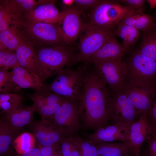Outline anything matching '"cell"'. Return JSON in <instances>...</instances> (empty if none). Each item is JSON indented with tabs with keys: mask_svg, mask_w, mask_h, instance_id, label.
Instances as JSON below:
<instances>
[{
	"mask_svg": "<svg viewBox=\"0 0 156 156\" xmlns=\"http://www.w3.org/2000/svg\"><path fill=\"white\" fill-rule=\"evenodd\" d=\"M83 70L84 82L78 104L81 120L85 128L95 130L107 126L109 121L112 94L94 68Z\"/></svg>",
	"mask_w": 156,
	"mask_h": 156,
	"instance_id": "6da1fadb",
	"label": "cell"
},
{
	"mask_svg": "<svg viewBox=\"0 0 156 156\" xmlns=\"http://www.w3.org/2000/svg\"><path fill=\"white\" fill-rule=\"evenodd\" d=\"M65 45L34 47L37 70L42 83L64 66L80 61L78 53Z\"/></svg>",
	"mask_w": 156,
	"mask_h": 156,
	"instance_id": "7a4b0ae2",
	"label": "cell"
},
{
	"mask_svg": "<svg viewBox=\"0 0 156 156\" xmlns=\"http://www.w3.org/2000/svg\"><path fill=\"white\" fill-rule=\"evenodd\" d=\"M13 25L24 39L34 47L66 44L58 24L14 21Z\"/></svg>",
	"mask_w": 156,
	"mask_h": 156,
	"instance_id": "3957f363",
	"label": "cell"
},
{
	"mask_svg": "<svg viewBox=\"0 0 156 156\" xmlns=\"http://www.w3.org/2000/svg\"><path fill=\"white\" fill-rule=\"evenodd\" d=\"M55 78L44 88L79 104L84 82L83 68L60 69Z\"/></svg>",
	"mask_w": 156,
	"mask_h": 156,
	"instance_id": "277c9868",
	"label": "cell"
},
{
	"mask_svg": "<svg viewBox=\"0 0 156 156\" xmlns=\"http://www.w3.org/2000/svg\"><path fill=\"white\" fill-rule=\"evenodd\" d=\"M135 12L118 0H101L92 10L90 23L107 29L114 30L115 26L126 16Z\"/></svg>",
	"mask_w": 156,
	"mask_h": 156,
	"instance_id": "5b68a950",
	"label": "cell"
},
{
	"mask_svg": "<svg viewBox=\"0 0 156 156\" xmlns=\"http://www.w3.org/2000/svg\"><path fill=\"white\" fill-rule=\"evenodd\" d=\"M114 34V31L90 23H83L79 34L78 55L80 61L89 63L91 57L106 40Z\"/></svg>",
	"mask_w": 156,
	"mask_h": 156,
	"instance_id": "8992f818",
	"label": "cell"
},
{
	"mask_svg": "<svg viewBox=\"0 0 156 156\" xmlns=\"http://www.w3.org/2000/svg\"><path fill=\"white\" fill-rule=\"evenodd\" d=\"M48 119L63 137H71L77 133L81 126L78 104L67 99L54 114Z\"/></svg>",
	"mask_w": 156,
	"mask_h": 156,
	"instance_id": "52a82bcc",
	"label": "cell"
},
{
	"mask_svg": "<svg viewBox=\"0 0 156 156\" xmlns=\"http://www.w3.org/2000/svg\"><path fill=\"white\" fill-rule=\"evenodd\" d=\"M139 114L148 112L156 96L155 80L128 83L122 90Z\"/></svg>",
	"mask_w": 156,
	"mask_h": 156,
	"instance_id": "ba28073f",
	"label": "cell"
},
{
	"mask_svg": "<svg viewBox=\"0 0 156 156\" xmlns=\"http://www.w3.org/2000/svg\"><path fill=\"white\" fill-rule=\"evenodd\" d=\"M98 74L113 92L122 90L128 83L127 63L108 61L93 64Z\"/></svg>",
	"mask_w": 156,
	"mask_h": 156,
	"instance_id": "9c48e42d",
	"label": "cell"
},
{
	"mask_svg": "<svg viewBox=\"0 0 156 156\" xmlns=\"http://www.w3.org/2000/svg\"><path fill=\"white\" fill-rule=\"evenodd\" d=\"M127 64L128 83L155 80L156 61L146 58L136 51L131 55Z\"/></svg>",
	"mask_w": 156,
	"mask_h": 156,
	"instance_id": "30bf717a",
	"label": "cell"
},
{
	"mask_svg": "<svg viewBox=\"0 0 156 156\" xmlns=\"http://www.w3.org/2000/svg\"><path fill=\"white\" fill-rule=\"evenodd\" d=\"M110 107L109 120L113 124H132L139 114L122 90L113 92Z\"/></svg>",
	"mask_w": 156,
	"mask_h": 156,
	"instance_id": "8fae6325",
	"label": "cell"
},
{
	"mask_svg": "<svg viewBox=\"0 0 156 156\" xmlns=\"http://www.w3.org/2000/svg\"><path fill=\"white\" fill-rule=\"evenodd\" d=\"M62 15L58 23L66 44L75 41L79 35L83 24L81 18L82 11L74 5L62 8Z\"/></svg>",
	"mask_w": 156,
	"mask_h": 156,
	"instance_id": "7c38bea8",
	"label": "cell"
},
{
	"mask_svg": "<svg viewBox=\"0 0 156 156\" xmlns=\"http://www.w3.org/2000/svg\"><path fill=\"white\" fill-rule=\"evenodd\" d=\"M152 132V128L148 120L147 112L143 113L139 120L131 125L129 140L125 144L131 156H140L142 144Z\"/></svg>",
	"mask_w": 156,
	"mask_h": 156,
	"instance_id": "4fadbf2b",
	"label": "cell"
},
{
	"mask_svg": "<svg viewBox=\"0 0 156 156\" xmlns=\"http://www.w3.org/2000/svg\"><path fill=\"white\" fill-rule=\"evenodd\" d=\"M131 125L117 123L101 127L93 133L88 134L87 139L94 144L116 141L126 144L129 140Z\"/></svg>",
	"mask_w": 156,
	"mask_h": 156,
	"instance_id": "5bb4252c",
	"label": "cell"
},
{
	"mask_svg": "<svg viewBox=\"0 0 156 156\" xmlns=\"http://www.w3.org/2000/svg\"><path fill=\"white\" fill-rule=\"evenodd\" d=\"M30 124L38 146L46 147L60 145V141L63 136L49 119L42 118L40 120Z\"/></svg>",
	"mask_w": 156,
	"mask_h": 156,
	"instance_id": "9a60e30c",
	"label": "cell"
},
{
	"mask_svg": "<svg viewBox=\"0 0 156 156\" xmlns=\"http://www.w3.org/2000/svg\"><path fill=\"white\" fill-rule=\"evenodd\" d=\"M53 0L40 4L25 14L21 19L34 23H44L50 24L58 23L62 13L55 5Z\"/></svg>",
	"mask_w": 156,
	"mask_h": 156,
	"instance_id": "2e32d148",
	"label": "cell"
},
{
	"mask_svg": "<svg viewBox=\"0 0 156 156\" xmlns=\"http://www.w3.org/2000/svg\"><path fill=\"white\" fill-rule=\"evenodd\" d=\"M126 51L113 34L109 37L100 48L91 57L92 64L108 61H121Z\"/></svg>",
	"mask_w": 156,
	"mask_h": 156,
	"instance_id": "e0dca14e",
	"label": "cell"
},
{
	"mask_svg": "<svg viewBox=\"0 0 156 156\" xmlns=\"http://www.w3.org/2000/svg\"><path fill=\"white\" fill-rule=\"evenodd\" d=\"M10 73L16 86V92H19L21 88H30L37 91L45 86L38 75L21 66L12 69Z\"/></svg>",
	"mask_w": 156,
	"mask_h": 156,
	"instance_id": "ac0fdd59",
	"label": "cell"
},
{
	"mask_svg": "<svg viewBox=\"0 0 156 156\" xmlns=\"http://www.w3.org/2000/svg\"><path fill=\"white\" fill-rule=\"evenodd\" d=\"M35 110L32 105L26 106L21 103L11 111L2 114L3 118L13 129L20 130L31 122Z\"/></svg>",
	"mask_w": 156,
	"mask_h": 156,
	"instance_id": "d6986e66",
	"label": "cell"
},
{
	"mask_svg": "<svg viewBox=\"0 0 156 156\" xmlns=\"http://www.w3.org/2000/svg\"><path fill=\"white\" fill-rule=\"evenodd\" d=\"M48 0H11L1 1L12 16L13 21L21 19L38 5Z\"/></svg>",
	"mask_w": 156,
	"mask_h": 156,
	"instance_id": "ffe728a7",
	"label": "cell"
},
{
	"mask_svg": "<svg viewBox=\"0 0 156 156\" xmlns=\"http://www.w3.org/2000/svg\"><path fill=\"white\" fill-rule=\"evenodd\" d=\"M15 51L16 57L20 66L39 76L36 66L34 46L25 40L19 46Z\"/></svg>",
	"mask_w": 156,
	"mask_h": 156,
	"instance_id": "44dd1931",
	"label": "cell"
},
{
	"mask_svg": "<svg viewBox=\"0 0 156 156\" xmlns=\"http://www.w3.org/2000/svg\"><path fill=\"white\" fill-rule=\"evenodd\" d=\"M155 26L142 31L141 41L137 51L146 58L156 61Z\"/></svg>",
	"mask_w": 156,
	"mask_h": 156,
	"instance_id": "7402d4cb",
	"label": "cell"
},
{
	"mask_svg": "<svg viewBox=\"0 0 156 156\" xmlns=\"http://www.w3.org/2000/svg\"><path fill=\"white\" fill-rule=\"evenodd\" d=\"M19 132L13 129L2 117L0 120V155L6 156L13 154L14 141Z\"/></svg>",
	"mask_w": 156,
	"mask_h": 156,
	"instance_id": "603a6c76",
	"label": "cell"
},
{
	"mask_svg": "<svg viewBox=\"0 0 156 156\" xmlns=\"http://www.w3.org/2000/svg\"><path fill=\"white\" fill-rule=\"evenodd\" d=\"M27 95L32 101V107L37 112L45 105L63 102L67 99L44 88L35 93L27 94Z\"/></svg>",
	"mask_w": 156,
	"mask_h": 156,
	"instance_id": "cb8c5ba5",
	"label": "cell"
},
{
	"mask_svg": "<svg viewBox=\"0 0 156 156\" xmlns=\"http://www.w3.org/2000/svg\"><path fill=\"white\" fill-rule=\"evenodd\" d=\"M25 40L13 25L0 32V51H15Z\"/></svg>",
	"mask_w": 156,
	"mask_h": 156,
	"instance_id": "d4e9b609",
	"label": "cell"
},
{
	"mask_svg": "<svg viewBox=\"0 0 156 156\" xmlns=\"http://www.w3.org/2000/svg\"><path fill=\"white\" fill-rule=\"evenodd\" d=\"M115 36L122 39L123 47L126 51L131 45L134 44L140 37L139 30L135 27L119 22L114 30Z\"/></svg>",
	"mask_w": 156,
	"mask_h": 156,
	"instance_id": "484cf974",
	"label": "cell"
},
{
	"mask_svg": "<svg viewBox=\"0 0 156 156\" xmlns=\"http://www.w3.org/2000/svg\"><path fill=\"white\" fill-rule=\"evenodd\" d=\"M154 20L153 16L134 12L129 14L120 22L142 31L155 26L156 23L153 22Z\"/></svg>",
	"mask_w": 156,
	"mask_h": 156,
	"instance_id": "4316f807",
	"label": "cell"
},
{
	"mask_svg": "<svg viewBox=\"0 0 156 156\" xmlns=\"http://www.w3.org/2000/svg\"><path fill=\"white\" fill-rule=\"evenodd\" d=\"M95 144L99 156H116L129 154L127 146L123 142H104Z\"/></svg>",
	"mask_w": 156,
	"mask_h": 156,
	"instance_id": "83f0119b",
	"label": "cell"
},
{
	"mask_svg": "<svg viewBox=\"0 0 156 156\" xmlns=\"http://www.w3.org/2000/svg\"><path fill=\"white\" fill-rule=\"evenodd\" d=\"M22 94L2 93L0 94V113L4 114L14 109L22 103Z\"/></svg>",
	"mask_w": 156,
	"mask_h": 156,
	"instance_id": "f1b7e54d",
	"label": "cell"
},
{
	"mask_svg": "<svg viewBox=\"0 0 156 156\" xmlns=\"http://www.w3.org/2000/svg\"><path fill=\"white\" fill-rule=\"evenodd\" d=\"M68 138L78 149L80 156H99L95 144L77 133Z\"/></svg>",
	"mask_w": 156,
	"mask_h": 156,
	"instance_id": "f546056e",
	"label": "cell"
},
{
	"mask_svg": "<svg viewBox=\"0 0 156 156\" xmlns=\"http://www.w3.org/2000/svg\"><path fill=\"white\" fill-rule=\"evenodd\" d=\"M36 141L33 133L24 132L15 139L13 142V147L18 154H22L35 146Z\"/></svg>",
	"mask_w": 156,
	"mask_h": 156,
	"instance_id": "4dcf8cb0",
	"label": "cell"
},
{
	"mask_svg": "<svg viewBox=\"0 0 156 156\" xmlns=\"http://www.w3.org/2000/svg\"><path fill=\"white\" fill-rule=\"evenodd\" d=\"M21 66L16 57L15 51H0V69H12Z\"/></svg>",
	"mask_w": 156,
	"mask_h": 156,
	"instance_id": "1f68e13d",
	"label": "cell"
},
{
	"mask_svg": "<svg viewBox=\"0 0 156 156\" xmlns=\"http://www.w3.org/2000/svg\"><path fill=\"white\" fill-rule=\"evenodd\" d=\"M16 87L8 70L0 69V92L16 93Z\"/></svg>",
	"mask_w": 156,
	"mask_h": 156,
	"instance_id": "d6a6232c",
	"label": "cell"
},
{
	"mask_svg": "<svg viewBox=\"0 0 156 156\" xmlns=\"http://www.w3.org/2000/svg\"><path fill=\"white\" fill-rule=\"evenodd\" d=\"M60 145L62 156H80L77 147L68 138L62 137Z\"/></svg>",
	"mask_w": 156,
	"mask_h": 156,
	"instance_id": "836d02e7",
	"label": "cell"
},
{
	"mask_svg": "<svg viewBox=\"0 0 156 156\" xmlns=\"http://www.w3.org/2000/svg\"><path fill=\"white\" fill-rule=\"evenodd\" d=\"M12 17L1 2L0 6V32L7 29L13 25Z\"/></svg>",
	"mask_w": 156,
	"mask_h": 156,
	"instance_id": "e575fe53",
	"label": "cell"
},
{
	"mask_svg": "<svg viewBox=\"0 0 156 156\" xmlns=\"http://www.w3.org/2000/svg\"><path fill=\"white\" fill-rule=\"evenodd\" d=\"M120 3L129 6L134 10L136 12L143 13L145 10L144 0H118Z\"/></svg>",
	"mask_w": 156,
	"mask_h": 156,
	"instance_id": "d590c367",
	"label": "cell"
},
{
	"mask_svg": "<svg viewBox=\"0 0 156 156\" xmlns=\"http://www.w3.org/2000/svg\"><path fill=\"white\" fill-rule=\"evenodd\" d=\"M101 0H74V5L81 11L94 8L101 2Z\"/></svg>",
	"mask_w": 156,
	"mask_h": 156,
	"instance_id": "8d00e7d4",
	"label": "cell"
},
{
	"mask_svg": "<svg viewBox=\"0 0 156 156\" xmlns=\"http://www.w3.org/2000/svg\"><path fill=\"white\" fill-rule=\"evenodd\" d=\"M39 146L42 156H62L61 145L46 147Z\"/></svg>",
	"mask_w": 156,
	"mask_h": 156,
	"instance_id": "74e56055",
	"label": "cell"
},
{
	"mask_svg": "<svg viewBox=\"0 0 156 156\" xmlns=\"http://www.w3.org/2000/svg\"><path fill=\"white\" fill-rule=\"evenodd\" d=\"M149 122L153 131L156 130V96L153 100L151 106L147 112Z\"/></svg>",
	"mask_w": 156,
	"mask_h": 156,
	"instance_id": "f35d334b",
	"label": "cell"
},
{
	"mask_svg": "<svg viewBox=\"0 0 156 156\" xmlns=\"http://www.w3.org/2000/svg\"><path fill=\"white\" fill-rule=\"evenodd\" d=\"M146 141L147 145L144 153V156H156V142L149 136Z\"/></svg>",
	"mask_w": 156,
	"mask_h": 156,
	"instance_id": "ab89813d",
	"label": "cell"
},
{
	"mask_svg": "<svg viewBox=\"0 0 156 156\" xmlns=\"http://www.w3.org/2000/svg\"><path fill=\"white\" fill-rule=\"evenodd\" d=\"M18 156H42L40 148L38 145L33 147L28 152L22 154H17Z\"/></svg>",
	"mask_w": 156,
	"mask_h": 156,
	"instance_id": "60d3db41",
	"label": "cell"
},
{
	"mask_svg": "<svg viewBox=\"0 0 156 156\" xmlns=\"http://www.w3.org/2000/svg\"><path fill=\"white\" fill-rule=\"evenodd\" d=\"M146 1L150 5L149 12L156 8V0H147Z\"/></svg>",
	"mask_w": 156,
	"mask_h": 156,
	"instance_id": "b9f144b4",
	"label": "cell"
},
{
	"mask_svg": "<svg viewBox=\"0 0 156 156\" xmlns=\"http://www.w3.org/2000/svg\"><path fill=\"white\" fill-rule=\"evenodd\" d=\"M74 0H63L62 2L66 7L71 6L74 4Z\"/></svg>",
	"mask_w": 156,
	"mask_h": 156,
	"instance_id": "7bdbcfd3",
	"label": "cell"
},
{
	"mask_svg": "<svg viewBox=\"0 0 156 156\" xmlns=\"http://www.w3.org/2000/svg\"><path fill=\"white\" fill-rule=\"evenodd\" d=\"M153 16L154 19V20H155L156 21V10L155 12L154 13V14ZM155 29L156 31V26H155Z\"/></svg>",
	"mask_w": 156,
	"mask_h": 156,
	"instance_id": "ee69618b",
	"label": "cell"
},
{
	"mask_svg": "<svg viewBox=\"0 0 156 156\" xmlns=\"http://www.w3.org/2000/svg\"><path fill=\"white\" fill-rule=\"evenodd\" d=\"M116 156H131V155L129 154L128 153L125 154L118 155Z\"/></svg>",
	"mask_w": 156,
	"mask_h": 156,
	"instance_id": "f6af8a7d",
	"label": "cell"
},
{
	"mask_svg": "<svg viewBox=\"0 0 156 156\" xmlns=\"http://www.w3.org/2000/svg\"><path fill=\"white\" fill-rule=\"evenodd\" d=\"M153 132H156V130L153 131Z\"/></svg>",
	"mask_w": 156,
	"mask_h": 156,
	"instance_id": "bcb514c9",
	"label": "cell"
},
{
	"mask_svg": "<svg viewBox=\"0 0 156 156\" xmlns=\"http://www.w3.org/2000/svg\"><path fill=\"white\" fill-rule=\"evenodd\" d=\"M17 156H18V155H17Z\"/></svg>",
	"mask_w": 156,
	"mask_h": 156,
	"instance_id": "7dc6e473",
	"label": "cell"
},
{
	"mask_svg": "<svg viewBox=\"0 0 156 156\" xmlns=\"http://www.w3.org/2000/svg\"></svg>",
	"mask_w": 156,
	"mask_h": 156,
	"instance_id": "c3c4849f",
	"label": "cell"
}]
</instances>
